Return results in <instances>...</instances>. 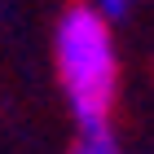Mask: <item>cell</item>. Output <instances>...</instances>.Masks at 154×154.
Returning a JSON list of instances; mask_svg holds the SVG:
<instances>
[{
  "instance_id": "2",
  "label": "cell",
  "mask_w": 154,
  "mask_h": 154,
  "mask_svg": "<svg viewBox=\"0 0 154 154\" xmlns=\"http://www.w3.org/2000/svg\"><path fill=\"white\" fill-rule=\"evenodd\" d=\"M79 154H115V145H110V137H106V132H84Z\"/></svg>"
},
{
  "instance_id": "1",
  "label": "cell",
  "mask_w": 154,
  "mask_h": 154,
  "mask_svg": "<svg viewBox=\"0 0 154 154\" xmlns=\"http://www.w3.org/2000/svg\"><path fill=\"white\" fill-rule=\"evenodd\" d=\"M57 75L84 132H106L119 88L110 22L97 5H71L57 22Z\"/></svg>"
},
{
  "instance_id": "3",
  "label": "cell",
  "mask_w": 154,
  "mask_h": 154,
  "mask_svg": "<svg viewBox=\"0 0 154 154\" xmlns=\"http://www.w3.org/2000/svg\"><path fill=\"white\" fill-rule=\"evenodd\" d=\"M128 5H132V0H97V9H101L106 22H119V18L128 13Z\"/></svg>"
}]
</instances>
